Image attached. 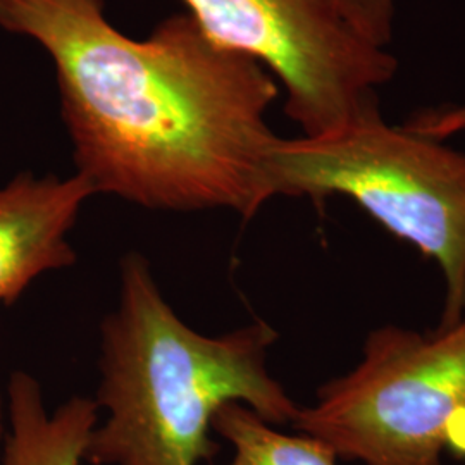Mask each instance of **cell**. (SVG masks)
Instances as JSON below:
<instances>
[{
    "label": "cell",
    "mask_w": 465,
    "mask_h": 465,
    "mask_svg": "<svg viewBox=\"0 0 465 465\" xmlns=\"http://www.w3.org/2000/svg\"><path fill=\"white\" fill-rule=\"evenodd\" d=\"M276 197H347L441 267V324L465 312V152L390 124L380 99L330 134L282 138L271 155Z\"/></svg>",
    "instance_id": "3957f363"
},
{
    "label": "cell",
    "mask_w": 465,
    "mask_h": 465,
    "mask_svg": "<svg viewBox=\"0 0 465 465\" xmlns=\"http://www.w3.org/2000/svg\"><path fill=\"white\" fill-rule=\"evenodd\" d=\"M0 28L52 59L76 174L95 195L245 221L276 197L267 113L282 88L188 13L134 38L104 0H0Z\"/></svg>",
    "instance_id": "6da1fadb"
},
{
    "label": "cell",
    "mask_w": 465,
    "mask_h": 465,
    "mask_svg": "<svg viewBox=\"0 0 465 465\" xmlns=\"http://www.w3.org/2000/svg\"><path fill=\"white\" fill-rule=\"evenodd\" d=\"M95 192L80 174L19 173L0 184V305L11 307L40 276L74 266L69 232Z\"/></svg>",
    "instance_id": "8992f818"
},
{
    "label": "cell",
    "mask_w": 465,
    "mask_h": 465,
    "mask_svg": "<svg viewBox=\"0 0 465 465\" xmlns=\"http://www.w3.org/2000/svg\"><path fill=\"white\" fill-rule=\"evenodd\" d=\"M292 426L364 465H443L445 450L465 453V312L432 331L369 332L359 364L324 382Z\"/></svg>",
    "instance_id": "277c9868"
},
{
    "label": "cell",
    "mask_w": 465,
    "mask_h": 465,
    "mask_svg": "<svg viewBox=\"0 0 465 465\" xmlns=\"http://www.w3.org/2000/svg\"><path fill=\"white\" fill-rule=\"evenodd\" d=\"M217 44L266 66L302 134L343 126L399 71L395 0H182Z\"/></svg>",
    "instance_id": "5b68a950"
},
{
    "label": "cell",
    "mask_w": 465,
    "mask_h": 465,
    "mask_svg": "<svg viewBox=\"0 0 465 465\" xmlns=\"http://www.w3.org/2000/svg\"><path fill=\"white\" fill-rule=\"evenodd\" d=\"M5 431H7V409H5V400L0 393V441H4Z\"/></svg>",
    "instance_id": "30bf717a"
},
{
    "label": "cell",
    "mask_w": 465,
    "mask_h": 465,
    "mask_svg": "<svg viewBox=\"0 0 465 465\" xmlns=\"http://www.w3.org/2000/svg\"><path fill=\"white\" fill-rule=\"evenodd\" d=\"M7 431L0 465H82L99 422L94 399L71 397L49 411L42 386L25 371L7 382Z\"/></svg>",
    "instance_id": "52a82bcc"
},
{
    "label": "cell",
    "mask_w": 465,
    "mask_h": 465,
    "mask_svg": "<svg viewBox=\"0 0 465 465\" xmlns=\"http://www.w3.org/2000/svg\"><path fill=\"white\" fill-rule=\"evenodd\" d=\"M214 432L232 445V459L207 465H340L328 445L307 434H288L243 403H228L214 417Z\"/></svg>",
    "instance_id": "ba28073f"
},
{
    "label": "cell",
    "mask_w": 465,
    "mask_h": 465,
    "mask_svg": "<svg viewBox=\"0 0 465 465\" xmlns=\"http://www.w3.org/2000/svg\"><path fill=\"white\" fill-rule=\"evenodd\" d=\"M278 331L266 321L221 334L188 326L140 252L119 261L116 307L100 322L97 426L84 464L207 465L214 417L243 403L274 426L300 407L267 369Z\"/></svg>",
    "instance_id": "7a4b0ae2"
},
{
    "label": "cell",
    "mask_w": 465,
    "mask_h": 465,
    "mask_svg": "<svg viewBox=\"0 0 465 465\" xmlns=\"http://www.w3.org/2000/svg\"><path fill=\"white\" fill-rule=\"evenodd\" d=\"M403 126L414 134L443 142L449 136L465 132V104L422 111Z\"/></svg>",
    "instance_id": "9c48e42d"
}]
</instances>
